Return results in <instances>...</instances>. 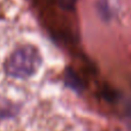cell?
<instances>
[{
    "mask_svg": "<svg viewBox=\"0 0 131 131\" xmlns=\"http://www.w3.org/2000/svg\"><path fill=\"white\" fill-rule=\"evenodd\" d=\"M64 79H66V83H67L71 89L77 90V91L83 90L84 84H83V82H82V79L79 78V76L76 74V72H75L74 69L68 68V69L66 70Z\"/></svg>",
    "mask_w": 131,
    "mask_h": 131,
    "instance_id": "obj_2",
    "label": "cell"
},
{
    "mask_svg": "<svg viewBox=\"0 0 131 131\" xmlns=\"http://www.w3.org/2000/svg\"><path fill=\"white\" fill-rule=\"evenodd\" d=\"M41 64V55L35 46L24 45L15 50L5 63V71L14 78H29Z\"/></svg>",
    "mask_w": 131,
    "mask_h": 131,
    "instance_id": "obj_1",
    "label": "cell"
},
{
    "mask_svg": "<svg viewBox=\"0 0 131 131\" xmlns=\"http://www.w3.org/2000/svg\"><path fill=\"white\" fill-rule=\"evenodd\" d=\"M58 4H59L60 8H62L63 10L71 12L76 7L77 0H58Z\"/></svg>",
    "mask_w": 131,
    "mask_h": 131,
    "instance_id": "obj_3",
    "label": "cell"
}]
</instances>
